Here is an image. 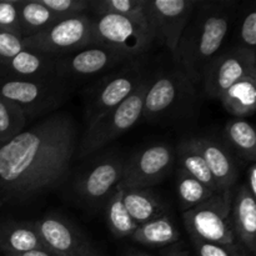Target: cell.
<instances>
[{
  "instance_id": "cell-1",
  "label": "cell",
  "mask_w": 256,
  "mask_h": 256,
  "mask_svg": "<svg viewBox=\"0 0 256 256\" xmlns=\"http://www.w3.org/2000/svg\"><path fill=\"white\" fill-rule=\"evenodd\" d=\"M78 145L72 118L58 112L0 145V188L30 198L56 186L68 175Z\"/></svg>"
},
{
  "instance_id": "cell-2",
  "label": "cell",
  "mask_w": 256,
  "mask_h": 256,
  "mask_svg": "<svg viewBox=\"0 0 256 256\" xmlns=\"http://www.w3.org/2000/svg\"><path fill=\"white\" fill-rule=\"evenodd\" d=\"M232 2H198L195 5L175 58L192 84L202 82L205 68L219 52L232 22Z\"/></svg>"
},
{
  "instance_id": "cell-3",
  "label": "cell",
  "mask_w": 256,
  "mask_h": 256,
  "mask_svg": "<svg viewBox=\"0 0 256 256\" xmlns=\"http://www.w3.org/2000/svg\"><path fill=\"white\" fill-rule=\"evenodd\" d=\"M232 196V190L215 192L205 202L182 212V220L192 239L222 245L239 255L242 245L230 222Z\"/></svg>"
},
{
  "instance_id": "cell-4",
  "label": "cell",
  "mask_w": 256,
  "mask_h": 256,
  "mask_svg": "<svg viewBox=\"0 0 256 256\" xmlns=\"http://www.w3.org/2000/svg\"><path fill=\"white\" fill-rule=\"evenodd\" d=\"M150 82H152L150 78H144L139 88L119 106L110 110L95 122L88 124V129L82 138V148H80L82 156H86L102 149L120 135L129 132L142 119L145 95Z\"/></svg>"
},
{
  "instance_id": "cell-5",
  "label": "cell",
  "mask_w": 256,
  "mask_h": 256,
  "mask_svg": "<svg viewBox=\"0 0 256 256\" xmlns=\"http://www.w3.org/2000/svg\"><path fill=\"white\" fill-rule=\"evenodd\" d=\"M66 80L6 79L0 82V98L10 100L29 116H39L62 106L69 96Z\"/></svg>"
},
{
  "instance_id": "cell-6",
  "label": "cell",
  "mask_w": 256,
  "mask_h": 256,
  "mask_svg": "<svg viewBox=\"0 0 256 256\" xmlns=\"http://www.w3.org/2000/svg\"><path fill=\"white\" fill-rule=\"evenodd\" d=\"M94 45L109 48L134 59L144 54L155 40L149 24L119 15H102L92 20Z\"/></svg>"
},
{
  "instance_id": "cell-7",
  "label": "cell",
  "mask_w": 256,
  "mask_h": 256,
  "mask_svg": "<svg viewBox=\"0 0 256 256\" xmlns=\"http://www.w3.org/2000/svg\"><path fill=\"white\" fill-rule=\"evenodd\" d=\"M94 18L88 14L60 20L44 32L22 38L25 49L62 56L94 45Z\"/></svg>"
},
{
  "instance_id": "cell-8",
  "label": "cell",
  "mask_w": 256,
  "mask_h": 256,
  "mask_svg": "<svg viewBox=\"0 0 256 256\" xmlns=\"http://www.w3.org/2000/svg\"><path fill=\"white\" fill-rule=\"evenodd\" d=\"M195 0H146L145 14L148 22L159 40L176 58L178 46L182 32L186 29L192 12Z\"/></svg>"
},
{
  "instance_id": "cell-9",
  "label": "cell",
  "mask_w": 256,
  "mask_h": 256,
  "mask_svg": "<svg viewBox=\"0 0 256 256\" xmlns=\"http://www.w3.org/2000/svg\"><path fill=\"white\" fill-rule=\"evenodd\" d=\"M245 76L256 78V55L242 46L218 54L202 72V82L210 98L218 99Z\"/></svg>"
},
{
  "instance_id": "cell-10",
  "label": "cell",
  "mask_w": 256,
  "mask_h": 256,
  "mask_svg": "<svg viewBox=\"0 0 256 256\" xmlns=\"http://www.w3.org/2000/svg\"><path fill=\"white\" fill-rule=\"evenodd\" d=\"M174 162V150L169 145L155 144L145 148L125 162L118 186L122 189H149L162 182Z\"/></svg>"
},
{
  "instance_id": "cell-11",
  "label": "cell",
  "mask_w": 256,
  "mask_h": 256,
  "mask_svg": "<svg viewBox=\"0 0 256 256\" xmlns=\"http://www.w3.org/2000/svg\"><path fill=\"white\" fill-rule=\"evenodd\" d=\"M144 80L142 66L136 62H130L120 72L100 82L88 96L85 114L88 124L95 122L110 110L119 106L126 100Z\"/></svg>"
},
{
  "instance_id": "cell-12",
  "label": "cell",
  "mask_w": 256,
  "mask_h": 256,
  "mask_svg": "<svg viewBox=\"0 0 256 256\" xmlns=\"http://www.w3.org/2000/svg\"><path fill=\"white\" fill-rule=\"evenodd\" d=\"M190 80L182 72H165L150 82L144 100L142 118L148 122H159L186 102L192 89Z\"/></svg>"
},
{
  "instance_id": "cell-13",
  "label": "cell",
  "mask_w": 256,
  "mask_h": 256,
  "mask_svg": "<svg viewBox=\"0 0 256 256\" xmlns=\"http://www.w3.org/2000/svg\"><path fill=\"white\" fill-rule=\"evenodd\" d=\"M132 59L109 48L90 45L79 52L58 56L55 75L62 80L92 76Z\"/></svg>"
},
{
  "instance_id": "cell-14",
  "label": "cell",
  "mask_w": 256,
  "mask_h": 256,
  "mask_svg": "<svg viewBox=\"0 0 256 256\" xmlns=\"http://www.w3.org/2000/svg\"><path fill=\"white\" fill-rule=\"evenodd\" d=\"M34 225L44 248L54 255L82 256L92 249L70 222L59 216H44Z\"/></svg>"
},
{
  "instance_id": "cell-15",
  "label": "cell",
  "mask_w": 256,
  "mask_h": 256,
  "mask_svg": "<svg viewBox=\"0 0 256 256\" xmlns=\"http://www.w3.org/2000/svg\"><path fill=\"white\" fill-rule=\"evenodd\" d=\"M188 142L202 156L218 186V192L232 190L238 178V165L219 142L209 138H192Z\"/></svg>"
},
{
  "instance_id": "cell-16",
  "label": "cell",
  "mask_w": 256,
  "mask_h": 256,
  "mask_svg": "<svg viewBox=\"0 0 256 256\" xmlns=\"http://www.w3.org/2000/svg\"><path fill=\"white\" fill-rule=\"evenodd\" d=\"M125 160L108 158L95 164L78 185V192L90 202H100L115 190L122 175Z\"/></svg>"
},
{
  "instance_id": "cell-17",
  "label": "cell",
  "mask_w": 256,
  "mask_h": 256,
  "mask_svg": "<svg viewBox=\"0 0 256 256\" xmlns=\"http://www.w3.org/2000/svg\"><path fill=\"white\" fill-rule=\"evenodd\" d=\"M256 198L242 185L232 194L230 204V222L235 236L242 246L255 252L256 249Z\"/></svg>"
},
{
  "instance_id": "cell-18",
  "label": "cell",
  "mask_w": 256,
  "mask_h": 256,
  "mask_svg": "<svg viewBox=\"0 0 256 256\" xmlns=\"http://www.w3.org/2000/svg\"><path fill=\"white\" fill-rule=\"evenodd\" d=\"M56 60L58 56L54 55L24 49L15 55L12 60H9L4 68L9 75L8 79H49L56 76L55 75Z\"/></svg>"
},
{
  "instance_id": "cell-19",
  "label": "cell",
  "mask_w": 256,
  "mask_h": 256,
  "mask_svg": "<svg viewBox=\"0 0 256 256\" xmlns=\"http://www.w3.org/2000/svg\"><path fill=\"white\" fill-rule=\"evenodd\" d=\"M45 249L34 222H10L0 226V250L4 254H20Z\"/></svg>"
},
{
  "instance_id": "cell-20",
  "label": "cell",
  "mask_w": 256,
  "mask_h": 256,
  "mask_svg": "<svg viewBox=\"0 0 256 256\" xmlns=\"http://www.w3.org/2000/svg\"><path fill=\"white\" fill-rule=\"evenodd\" d=\"M219 100L224 109L238 119L252 115L256 109V78L245 76L240 79L232 84Z\"/></svg>"
},
{
  "instance_id": "cell-21",
  "label": "cell",
  "mask_w": 256,
  "mask_h": 256,
  "mask_svg": "<svg viewBox=\"0 0 256 256\" xmlns=\"http://www.w3.org/2000/svg\"><path fill=\"white\" fill-rule=\"evenodd\" d=\"M179 238V230L176 229L172 218L166 214H162L139 225L132 235V239L135 242L154 248L175 244Z\"/></svg>"
},
{
  "instance_id": "cell-22",
  "label": "cell",
  "mask_w": 256,
  "mask_h": 256,
  "mask_svg": "<svg viewBox=\"0 0 256 256\" xmlns=\"http://www.w3.org/2000/svg\"><path fill=\"white\" fill-rule=\"evenodd\" d=\"M122 190L125 208L138 226L164 214V205L149 189Z\"/></svg>"
},
{
  "instance_id": "cell-23",
  "label": "cell",
  "mask_w": 256,
  "mask_h": 256,
  "mask_svg": "<svg viewBox=\"0 0 256 256\" xmlns=\"http://www.w3.org/2000/svg\"><path fill=\"white\" fill-rule=\"evenodd\" d=\"M60 22L40 0L20 2L19 0V22L22 38H29L49 29Z\"/></svg>"
},
{
  "instance_id": "cell-24",
  "label": "cell",
  "mask_w": 256,
  "mask_h": 256,
  "mask_svg": "<svg viewBox=\"0 0 256 256\" xmlns=\"http://www.w3.org/2000/svg\"><path fill=\"white\" fill-rule=\"evenodd\" d=\"M224 135L230 146L242 159L255 162L256 132L252 125L245 119H234L225 126Z\"/></svg>"
},
{
  "instance_id": "cell-25",
  "label": "cell",
  "mask_w": 256,
  "mask_h": 256,
  "mask_svg": "<svg viewBox=\"0 0 256 256\" xmlns=\"http://www.w3.org/2000/svg\"><path fill=\"white\" fill-rule=\"evenodd\" d=\"M105 216L108 226L115 238L132 236L138 228L125 208L122 202V190L119 186L115 188L108 199Z\"/></svg>"
},
{
  "instance_id": "cell-26",
  "label": "cell",
  "mask_w": 256,
  "mask_h": 256,
  "mask_svg": "<svg viewBox=\"0 0 256 256\" xmlns=\"http://www.w3.org/2000/svg\"><path fill=\"white\" fill-rule=\"evenodd\" d=\"M145 2L146 0H90L89 10L96 16L119 15L149 24L145 14Z\"/></svg>"
},
{
  "instance_id": "cell-27",
  "label": "cell",
  "mask_w": 256,
  "mask_h": 256,
  "mask_svg": "<svg viewBox=\"0 0 256 256\" xmlns=\"http://www.w3.org/2000/svg\"><path fill=\"white\" fill-rule=\"evenodd\" d=\"M178 155H179V162L182 172L189 174L194 179L199 180L214 192H218V186L206 162L202 159V155L190 145L188 140L182 142L178 149Z\"/></svg>"
},
{
  "instance_id": "cell-28",
  "label": "cell",
  "mask_w": 256,
  "mask_h": 256,
  "mask_svg": "<svg viewBox=\"0 0 256 256\" xmlns=\"http://www.w3.org/2000/svg\"><path fill=\"white\" fill-rule=\"evenodd\" d=\"M214 194L215 192L210 190L206 185L180 169L179 175H178V195H179L180 206L182 212H188L202 204Z\"/></svg>"
},
{
  "instance_id": "cell-29",
  "label": "cell",
  "mask_w": 256,
  "mask_h": 256,
  "mask_svg": "<svg viewBox=\"0 0 256 256\" xmlns=\"http://www.w3.org/2000/svg\"><path fill=\"white\" fill-rule=\"evenodd\" d=\"M28 118L18 105L0 98V144H5L24 130Z\"/></svg>"
},
{
  "instance_id": "cell-30",
  "label": "cell",
  "mask_w": 256,
  "mask_h": 256,
  "mask_svg": "<svg viewBox=\"0 0 256 256\" xmlns=\"http://www.w3.org/2000/svg\"><path fill=\"white\" fill-rule=\"evenodd\" d=\"M59 20L70 19L86 14L89 0H40Z\"/></svg>"
},
{
  "instance_id": "cell-31",
  "label": "cell",
  "mask_w": 256,
  "mask_h": 256,
  "mask_svg": "<svg viewBox=\"0 0 256 256\" xmlns=\"http://www.w3.org/2000/svg\"><path fill=\"white\" fill-rule=\"evenodd\" d=\"M0 30L19 35V0H0Z\"/></svg>"
},
{
  "instance_id": "cell-32",
  "label": "cell",
  "mask_w": 256,
  "mask_h": 256,
  "mask_svg": "<svg viewBox=\"0 0 256 256\" xmlns=\"http://www.w3.org/2000/svg\"><path fill=\"white\" fill-rule=\"evenodd\" d=\"M24 49L22 36L0 30V65L2 66H4L9 60H12L15 55L19 54Z\"/></svg>"
},
{
  "instance_id": "cell-33",
  "label": "cell",
  "mask_w": 256,
  "mask_h": 256,
  "mask_svg": "<svg viewBox=\"0 0 256 256\" xmlns=\"http://www.w3.org/2000/svg\"><path fill=\"white\" fill-rule=\"evenodd\" d=\"M240 45L239 46L255 52L256 45V10L252 9L244 15L240 24Z\"/></svg>"
},
{
  "instance_id": "cell-34",
  "label": "cell",
  "mask_w": 256,
  "mask_h": 256,
  "mask_svg": "<svg viewBox=\"0 0 256 256\" xmlns=\"http://www.w3.org/2000/svg\"><path fill=\"white\" fill-rule=\"evenodd\" d=\"M195 249L199 256H239L232 250L222 246V245L212 244V242H202L199 239H192Z\"/></svg>"
},
{
  "instance_id": "cell-35",
  "label": "cell",
  "mask_w": 256,
  "mask_h": 256,
  "mask_svg": "<svg viewBox=\"0 0 256 256\" xmlns=\"http://www.w3.org/2000/svg\"><path fill=\"white\" fill-rule=\"evenodd\" d=\"M244 186L249 190L250 194L252 196L256 198V165L255 162H252V165L248 169L246 174V182L244 184Z\"/></svg>"
},
{
  "instance_id": "cell-36",
  "label": "cell",
  "mask_w": 256,
  "mask_h": 256,
  "mask_svg": "<svg viewBox=\"0 0 256 256\" xmlns=\"http://www.w3.org/2000/svg\"><path fill=\"white\" fill-rule=\"evenodd\" d=\"M5 256H56L52 252H50L46 249H35L30 250V252H20V254H5Z\"/></svg>"
},
{
  "instance_id": "cell-37",
  "label": "cell",
  "mask_w": 256,
  "mask_h": 256,
  "mask_svg": "<svg viewBox=\"0 0 256 256\" xmlns=\"http://www.w3.org/2000/svg\"><path fill=\"white\" fill-rule=\"evenodd\" d=\"M165 256H189V255H188V252H185L182 248L175 246L172 248V250H169V252L165 254Z\"/></svg>"
},
{
  "instance_id": "cell-38",
  "label": "cell",
  "mask_w": 256,
  "mask_h": 256,
  "mask_svg": "<svg viewBox=\"0 0 256 256\" xmlns=\"http://www.w3.org/2000/svg\"><path fill=\"white\" fill-rule=\"evenodd\" d=\"M82 256H98V254H96V252H95L94 249H92V250H90V252H85V254H82Z\"/></svg>"
},
{
  "instance_id": "cell-39",
  "label": "cell",
  "mask_w": 256,
  "mask_h": 256,
  "mask_svg": "<svg viewBox=\"0 0 256 256\" xmlns=\"http://www.w3.org/2000/svg\"><path fill=\"white\" fill-rule=\"evenodd\" d=\"M132 256H150L148 254H144V252H134Z\"/></svg>"
},
{
  "instance_id": "cell-40",
  "label": "cell",
  "mask_w": 256,
  "mask_h": 256,
  "mask_svg": "<svg viewBox=\"0 0 256 256\" xmlns=\"http://www.w3.org/2000/svg\"><path fill=\"white\" fill-rule=\"evenodd\" d=\"M2 200H0V208H2Z\"/></svg>"
},
{
  "instance_id": "cell-41",
  "label": "cell",
  "mask_w": 256,
  "mask_h": 256,
  "mask_svg": "<svg viewBox=\"0 0 256 256\" xmlns=\"http://www.w3.org/2000/svg\"><path fill=\"white\" fill-rule=\"evenodd\" d=\"M0 145H2V144H0Z\"/></svg>"
}]
</instances>
